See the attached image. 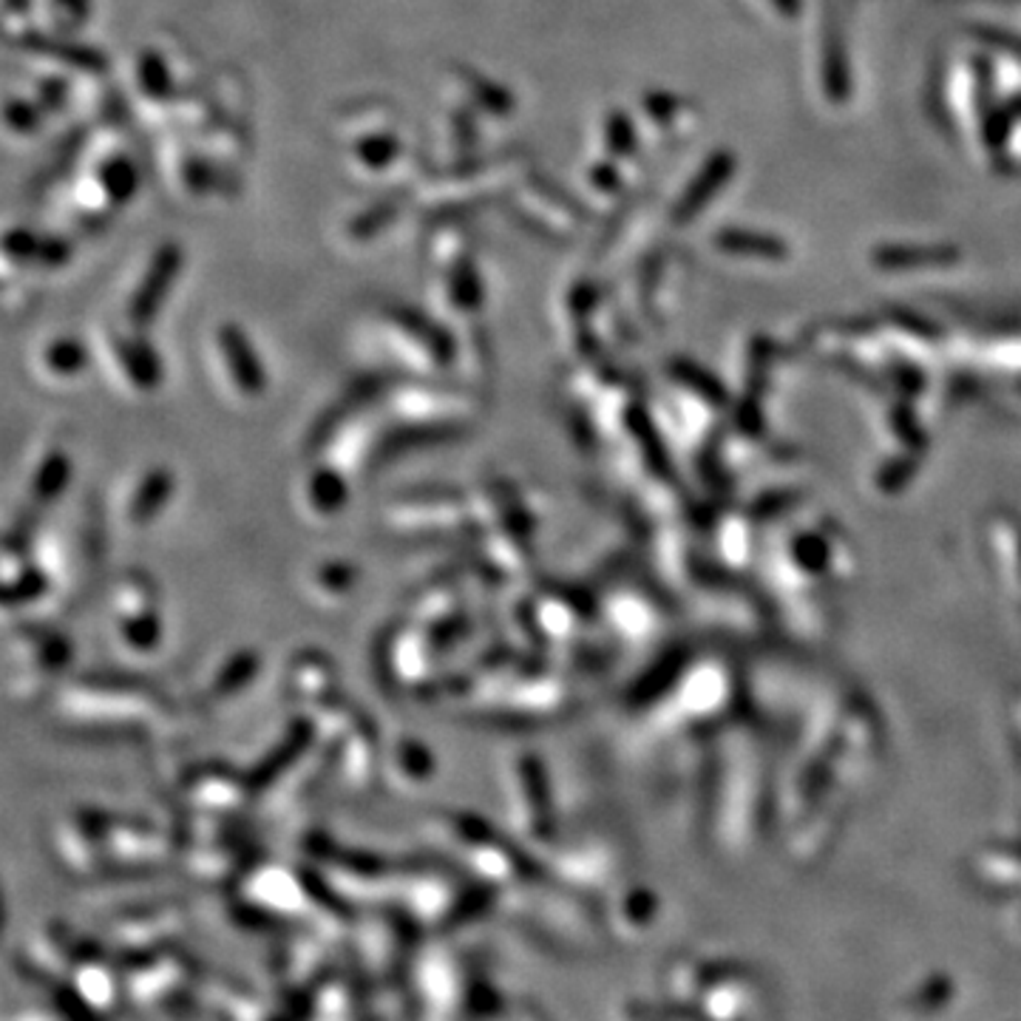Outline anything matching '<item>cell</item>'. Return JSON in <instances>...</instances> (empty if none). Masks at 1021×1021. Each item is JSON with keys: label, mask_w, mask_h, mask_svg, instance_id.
I'll use <instances>...</instances> for the list:
<instances>
[{"label": "cell", "mask_w": 1021, "mask_h": 1021, "mask_svg": "<svg viewBox=\"0 0 1021 1021\" xmlns=\"http://www.w3.org/2000/svg\"><path fill=\"white\" fill-rule=\"evenodd\" d=\"M219 356H222L224 369H230V378H233L236 392L241 398H256L264 389L259 358H256L253 347H248V341L239 336V330L224 327L219 332Z\"/></svg>", "instance_id": "obj_1"}, {"label": "cell", "mask_w": 1021, "mask_h": 1021, "mask_svg": "<svg viewBox=\"0 0 1021 1021\" xmlns=\"http://www.w3.org/2000/svg\"><path fill=\"white\" fill-rule=\"evenodd\" d=\"M171 494V474L166 469H153L151 474H146V480L140 482V489L133 491L131 506H128V520L131 525H148L151 517H157V511H162V506L168 502Z\"/></svg>", "instance_id": "obj_2"}, {"label": "cell", "mask_w": 1021, "mask_h": 1021, "mask_svg": "<svg viewBox=\"0 0 1021 1021\" xmlns=\"http://www.w3.org/2000/svg\"><path fill=\"white\" fill-rule=\"evenodd\" d=\"M307 502L316 514H336L338 508H343L347 494H343V474L338 471L324 469L316 471L307 482Z\"/></svg>", "instance_id": "obj_3"}, {"label": "cell", "mask_w": 1021, "mask_h": 1021, "mask_svg": "<svg viewBox=\"0 0 1021 1021\" xmlns=\"http://www.w3.org/2000/svg\"><path fill=\"white\" fill-rule=\"evenodd\" d=\"M394 769L403 781H426L434 772V758L420 743L403 741L394 747Z\"/></svg>", "instance_id": "obj_4"}, {"label": "cell", "mask_w": 1021, "mask_h": 1021, "mask_svg": "<svg viewBox=\"0 0 1021 1021\" xmlns=\"http://www.w3.org/2000/svg\"><path fill=\"white\" fill-rule=\"evenodd\" d=\"M83 361H86L83 349L71 341L51 343V347L43 352L46 372L60 374V378H74V374L83 369Z\"/></svg>", "instance_id": "obj_5"}, {"label": "cell", "mask_w": 1021, "mask_h": 1021, "mask_svg": "<svg viewBox=\"0 0 1021 1021\" xmlns=\"http://www.w3.org/2000/svg\"><path fill=\"white\" fill-rule=\"evenodd\" d=\"M356 584V568L347 565V562H330V565H321L316 571V579H312V590H321V593H332V597H343L349 593Z\"/></svg>", "instance_id": "obj_6"}, {"label": "cell", "mask_w": 1021, "mask_h": 1021, "mask_svg": "<svg viewBox=\"0 0 1021 1021\" xmlns=\"http://www.w3.org/2000/svg\"><path fill=\"white\" fill-rule=\"evenodd\" d=\"M63 480H66V460L60 454H51L49 460L40 466L38 477H34V494L40 497V502H43V497L49 500V497L54 494L60 486H63Z\"/></svg>", "instance_id": "obj_7"}]
</instances>
